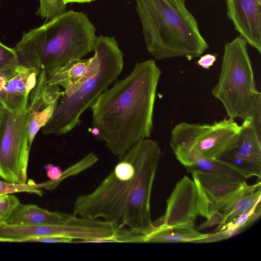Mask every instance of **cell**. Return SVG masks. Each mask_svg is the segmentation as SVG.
<instances>
[{"mask_svg":"<svg viewBox=\"0 0 261 261\" xmlns=\"http://www.w3.org/2000/svg\"><path fill=\"white\" fill-rule=\"evenodd\" d=\"M161 156L157 141L147 138L137 142L119 156L113 170L92 192L76 199L73 213L135 232L143 243L155 227L150 199Z\"/></svg>","mask_w":261,"mask_h":261,"instance_id":"cell-1","label":"cell"},{"mask_svg":"<svg viewBox=\"0 0 261 261\" xmlns=\"http://www.w3.org/2000/svg\"><path fill=\"white\" fill-rule=\"evenodd\" d=\"M162 72L153 60L137 62L92 103V133L120 156L153 130L156 92Z\"/></svg>","mask_w":261,"mask_h":261,"instance_id":"cell-2","label":"cell"},{"mask_svg":"<svg viewBox=\"0 0 261 261\" xmlns=\"http://www.w3.org/2000/svg\"><path fill=\"white\" fill-rule=\"evenodd\" d=\"M145 47L156 60L198 58L208 48L186 0H136Z\"/></svg>","mask_w":261,"mask_h":261,"instance_id":"cell-3","label":"cell"},{"mask_svg":"<svg viewBox=\"0 0 261 261\" xmlns=\"http://www.w3.org/2000/svg\"><path fill=\"white\" fill-rule=\"evenodd\" d=\"M93 51L99 58L98 71L73 93L68 96L62 94L51 119L42 128L43 134L64 135L79 126L82 114L121 74L123 54L114 37H97Z\"/></svg>","mask_w":261,"mask_h":261,"instance_id":"cell-4","label":"cell"},{"mask_svg":"<svg viewBox=\"0 0 261 261\" xmlns=\"http://www.w3.org/2000/svg\"><path fill=\"white\" fill-rule=\"evenodd\" d=\"M212 93L233 119L250 118L261 105L247 42L241 36L225 43L219 81Z\"/></svg>","mask_w":261,"mask_h":261,"instance_id":"cell-5","label":"cell"},{"mask_svg":"<svg viewBox=\"0 0 261 261\" xmlns=\"http://www.w3.org/2000/svg\"><path fill=\"white\" fill-rule=\"evenodd\" d=\"M42 27L41 68L48 80L71 61L94 50L96 28L82 12L66 11Z\"/></svg>","mask_w":261,"mask_h":261,"instance_id":"cell-6","label":"cell"},{"mask_svg":"<svg viewBox=\"0 0 261 261\" xmlns=\"http://www.w3.org/2000/svg\"><path fill=\"white\" fill-rule=\"evenodd\" d=\"M241 129L229 117L213 124L182 122L172 129L169 144L173 151H192L207 158L222 159L238 146Z\"/></svg>","mask_w":261,"mask_h":261,"instance_id":"cell-7","label":"cell"},{"mask_svg":"<svg viewBox=\"0 0 261 261\" xmlns=\"http://www.w3.org/2000/svg\"><path fill=\"white\" fill-rule=\"evenodd\" d=\"M30 148L29 116L6 109L0 136V177L13 183H27Z\"/></svg>","mask_w":261,"mask_h":261,"instance_id":"cell-8","label":"cell"},{"mask_svg":"<svg viewBox=\"0 0 261 261\" xmlns=\"http://www.w3.org/2000/svg\"><path fill=\"white\" fill-rule=\"evenodd\" d=\"M190 172L197 189L199 215L206 219L198 227V229L219 225L220 214L223 210L239 197L260 187V180L250 185L246 181H228L200 171Z\"/></svg>","mask_w":261,"mask_h":261,"instance_id":"cell-9","label":"cell"},{"mask_svg":"<svg viewBox=\"0 0 261 261\" xmlns=\"http://www.w3.org/2000/svg\"><path fill=\"white\" fill-rule=\"evenodd\" d=\"M199 215L197 189L193 180L184 176L176 185L166 201L163 216L155 222L163 228H194Z\"/></svg>","mask_w":261,"mask_h":261,"instance_id":"cell-10","label":"cell"},{"mask_svg":"<svg viewBox=\"0 0 261 261\" xmlns=\"http://www.w3.org/2000/svg\"><path fill=\"white\" fill-rule=\"evenodd\" d=\"M43 70L37 80L28 100L26 110L29 116V145L31 149L39 130L51 119L62 91L57 85H50Z\"/></svg>","mask_w":261,"mask_h":261,"instance_id":"cell-11","label":"cell"},{"mask_svg":"<svg viewBox=\"0 0 261 261\" xmlns=\"http://www.w3.org/2000/svg\"><path fill=\"white\" fill-rule=\"evenodd\" d=\"M228 17L247 43L261 54V0H225Z\"/></svg>","mask_w":261,"mask_h":261,"instance_id":"cell-12","label":"cell"},{"mask_svg":"<svg viewBox=\"0 0 261 261\" xmlns=\"http://www.w3.org/2000/svg\"><path fill=\"white\" fill-rule=\"evenodd\" d=\"M40 72L20 64L10 68L1 101L5 109L16 114L26 110L30 94Z\"/></svg>","mask_w":261,"mask_h":261,"instance_id":"cell-13","label":"cell"},{"mask_svg":"<svg viewBox=\"0 0 261 261\" xmlns=\"http://www.w3.org/2000/svg\"><path fill=\"white\" fill-rule=\"evenodd\" d=\"M173 152L176 159L189 172L200 171L234 182H245L248 178L255 176L253 174L222 159L207 158L192 151L177 150Z\"/></svg>","mask_w":261,"mask_h":261,"instance_id":"cell-14","label":"cell"},{"mask_svg":"<svg viewBox=\"0 0 261 261\" xmlns=\"http://www.w3.org/2000/svg\"><path fill=\"white\" fill-rule=\"evenodd\" d=\"M241 126L239 145L228 154L231 159L229 162L259 176L261 175V135L249 119L243 120Z\"/></svg>","mask_w":261,"mask_h":261,"instance_id":"cell-15","label":"cell"},{"mask_svg":"<svg viewBox=\"0 0 261 261\" xmlns=\"http://www.w3.org/2000/svg\"><path fill=\"white\" fill-rule=\"evenodd\" d=\"M94 52L91 58L77 59L70 62L48 79V84L63 88L64 95L68 96L76 91L84 82L99 69V56L96 52Z\"/></svg>","mask_w":261,"mask_h":261,"instance_id":"cell-16","label":"cell"},{"mask_svg":"<svg viewBox=\"0 0 261 261\" xmlns=\"http://www.w3.org/2000/svg\"><path fill=\"white\" fill-rule=\"evenodd\" d=\"M75 216L73 213L52 212L36 205L20 203L6 222L16 225H53L65 223Z\"/></svg>","mask_w":261,"mask_h":261,"instance_id":"cell-17","label":"cell"},{"mask_svg":"<svg viewBox=\"0 0 261 261\" xmlns=\"http://www.w3.org/2000/svg\"><path fill=\"white\" fill-rule=\"evenodd\" d=\"M42 25L23 34L20 41L13 48L19 64L42 71Z\"/></svg>","mask_w":261,"mask_h":261,"instance_id":"cell-18","label":"cell"},{"mask_svg":"<svg viewBox=\"0 0 261 261\" xmlns=\"http://www.w3.org/2000/svg\"><path fill=\"white\" fill-rule=\"evenodd\" d=\"M209 233L200 232L194 228H163L155 226L146 236L143 243H199Z\"/></svg>","mask_w":261,"mask_h":261,"instance_id":"cell-19","label":"cell"},{"mask_svg":"<svg viewBox=\"0 0 261 261\" xmlns=\"http://www.w3.org/2000/svg\"><path fill=\"white\" fill-rule=\"evenodd\" d=\"M260 199V188L239 197L220 213V224L218 226L224 225L246 212Z\"/></svg>","mask_w":261,"mask_h":261,"instance_id":"cell-20","label":"cell"},{"mask_svg":"<svg viewBox=\"0 0 261 261\" xmlns=\"http://www.w3.org/2000/svg\"><path fill=\"white\" fill-rule=\"evenodd\" d=\"M260 200H258L246 212L242 214L229 222L220 226H218L216 231L222 230H244L250 224L257 220L261 215Z\"/></svg>","mask_w":261,"mask_h":261,"instance_id":"cell-21","label":"cell"},{"mask_svg":"<svg viewBox=\"0 0 261 261\" xmlns=\"http://www.w3.org/2000/svg\"><path fill=\"white\" fill-rule=\"evenodd\" d=\"M44 182L37 184L32 181L31 182L19 184L10 182L0 179V195L26 192L41 196L43 193L42 189H44Z\"/></svg>","mask_w":261,"mask_h":261,"instance_id":"cell-22","label":"cell"},{"mask_svg":"<svg viewBox=\"0 0 261 261\" xmlns=\"http://www.w3.org/2000/svg\"><path fill=\"white\" fill-rule=\"evenodd\" d=\"M66 5L63 0H39L36 14L47 22L64 13L67 11Z\"/></svg>","mask_w":261,"mask_h":261,"instance_id":"cell-23","label":"cell"},{"mask_svg":"<svg viewBox=\"0 0 261 261\" xmlns=\"http://www.w3.org/2000/svg\"><path fill=\"white\" fill-rule=\"evenodd\" d=\"M98 161V158L94 153L90 152L87 154L81 160L63 171L59 184L66 178L75 176L90 168Z\"/></svg>","mask_w":261,"mask_h":261,"instance_id":"cell-24","label":"cell"},{"mask_svg":"<svg viewBox=\"0 0 261 261\" xmlns=\"http://www.w3.org/2000/svg\"><path fill=\"white\" fill-rule=\"evenodd\" d=\"M19 203L17 197L13 194L1 195L0 222H6Z\"/></svg>","mask_w":261,"mask_h":261,"instance_id":"cell-25","label":"cell"},{"mask_svg":"<svg viewBox=\"0 0 261 261\" xmlns=\"http://www.w3.org/2000/svg\"><path fill=\"white\" fill-rule=\"evenodd\" d=\"M18 64L17 56L14 49L0 42V71Z\"/></svg>","mask_w":261,"mask_h":261,"instance_id":"cell-26","label":"cell"},{"mask_svg":"<svg viewBox=\"0 0 261 261\" xmlns=\"http://www.w3.org/2000/svg\"><path fill=\"white\" fill-rule=\"evenodd\" d=\"M24 242H43V243H74L72 239L59 236H48L30 239Z\"/></svg>","mask_w":261,"mask_h":261,"instance_id":"cell-27","label":"cell"},{"mask_svg":"<svg viewBox=\"0 0 261 261\" xmlns=\"http://www.w3.org/2000/svg\"><path fill=\"white\" fill-rule=\"evenodd\" d=\"M216 61V56L213 54H205L201 56L197 64L202 68L208 69Z\"/></svg>","mask_w":261,"mask_h":261,"instance_id":"cell-28","label":"cell"},{"mask_svg":"<svg viewBox=\"0 0 261 261\" xmlns=\"http://www.w3.org/2000/svg\"><path fill=\"white\" fill-rule=\"evenodd\" d=\"M5 110L6 109L3 104L0 102V136L4 121Z\"/></svg>","mask_w":261,"mask_h":261,"instance_id":"cell-29","label":"cell"},{"mask_svg":"<svg viewBox=\"0 0 261 261\" xmlns=\"http://www.w3.org/2000/svg\"><path fill=\"white\" fill-rule=\"evenodd\" d=\"M65 4H67L69 3H90L91 2L94 1L95 0H63Z\"/></svg>","mask_w":261,"mask_h":261,"instance_id":"cell-30","label":"cell"},{"mask_svg":"<svg viewBox=\"0 0 261 261\" xmlns=\"http://www.w3.org/2000/svg\"><path fill=\"white\" fill-rule=\"evenodd\" d=\"M0 242H7V240L2 238H0Z\"/></svg>","mask_w":261,"mask_h":261,"instance_id":"cell-31","label":"cell"},{"mask_svg":"<svg viewBox=\"0 0 261 261\" xmlns=\"http://www.w3.org/2000/svg\"><path fill=\"white\" fill-rule=\"evenodd\" d=\"M46 236H47V226H46Z\"/></svg>","mask_w":261,"mask_h":261,"instance_id":"cell-32","label":"cell"},{"mask_svg":"<svg viewBox=\"0 0 261 261\" xmlns=\"http://www.w3.org/2000/svg\"></svg>","mask_w":261,"mask_h":261,"instance_id":"cell-33","label":"cell"}]
</instances>
